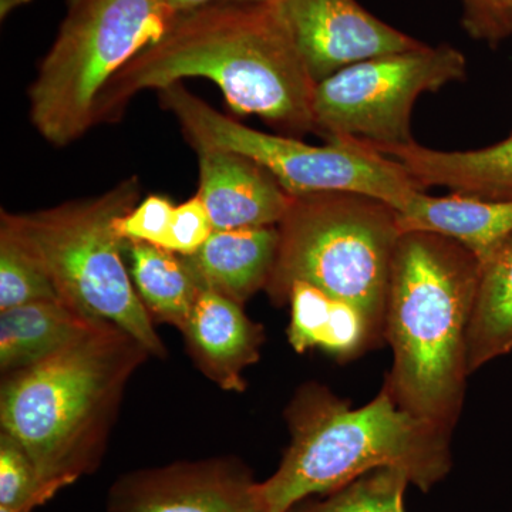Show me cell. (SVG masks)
<instances>
[{
    "instance_id": "cell-21",
    "label": "cell",
    "mask_w": 512,
    "mask_h": 512,
    "mask_svg": "<svg viewBox=\"0 0 512 512\" xmlns=\"http://www.w3.org/2000/svg\"><path fill=\"white\" fill-rule=\"evenodd\" d=\"M62 301L39 255L0 220V312L28 303Z\"/></svg>"
},
{
    "instance_id": "cell-28",
    "label": "cell",
    "mask_w": 512,
    "mask_h": 512,
    "mask_svg": "<svg viewBox=\"0 0 512 512\" xmlns=\"http://www.w3.org/2000/svg\"><path fill=\"white\" fill-rule=\"evenodd\" d=\"M32 0H0V18H8L13 10L22 8L23 5H28Z\"/></svg>"
},
{
    "instance_id": "cell-18",
    "label": "cell",
    "mask_w": 512,
    "mask_h": 512,
    "mask_svg": "<svg viewBox=\"0 0 512 512\" xmlns=\"http://www.w3.org/2000/svg\"><path fill=\"white\" fill-rule=\"evenodd\" d=\"M126 251L134 288L151 318L183 332L201 289L187 259L146 242L127 241Z\"/></svg>"
},
{
    "instance_id": "cell-16",
    "label": "cell",
    "mask_w": 512,
    "mask_h": 512,
    "mask_svg": "<svg viewBox=\"0 0 512 512\" xmlns=\"http://www.w3.org/2000/svg\"><path fill=\"white\" fill-rule=\"evenodd\" d=\"M278 245V225L214 231L195 254L184 258L200 284L245 305L265 291Z\"/></svg>"
},
{
    "instance_id": "cell-11",
    "label": "cell",
    "mask_w": 512,
    "mask_h": 512,
    "mask_svg": "<svg viewBox=\"0 0 512 512\" xmlns=\"http://www.w3.org/2000/svg\"><path fill=\"white\" fill-rule=\"evenodd\" d=\"M276 6L316 84L352 64L424 45L356 0H279Z\"/></svg>"
},
{
    "instance_id": "cell-25",
    "label": "cell",
    "mask_w": 512,
    "mask_h": 512,
    "mask_svg": "<svg viewBox=\"0 0 512 512\" xmlns=\"http://www.w3.org/2000/svg\"><path fill=\"white\" fill-rule=\"evenodd\" d=\"M214 231L204 202L200 195L195 194L190 200L174 208L165 249L181 256H190L205 244Z\"/></svg>"
},
{
    "instance_id": "cell-20",
    "label": "cell",
    "mask_w": 512,
    "mask_h": 512,
    "mask_svg": "<svg viewBox=\"0 0 512 512\" xmlns=\"http://www.w3.org/2000/svg\"><path fill=\"white\" fill-rule=\"evenodd\" d=\"M512 352V235L481 264L468 332V373Z\"/></svg>"
},
{
    "instance_id": "cell-9",
    "label": "cell",
    "mask_w": 512,
    "mask_h": 512,
    "mask_svg": "<svg viewBox=\"0 0 512 512\" xmlns=\"http://www.w3.org/2000/svg\"><path fill=\"white\" fill-rule=\"evenodd\" d=\"M467 59L451 45L429 46L352 64L316 84L315 133L359 141L373 150L414 143V104L426 93L461 82Z\"/></svg>"
},
{
    "instance_id": "cell-4",
    "label": "cell",
    "mask_w": 512,
    "mask_h": 512,
    "mask_svg": "<svg viewBox=\"0 0 512 512\" xmlns=\"http://www.w3.org/2000/svg\"><path fill=\"white\" fill-rule=\"evenodd\" d=\"M291 443L278 470L259 483L269 512H288L377 468L404 471L423 493L453 467L450 431L400 409L386 386L353 409L316 382L299 387L286 407Z\"/></svg>"
},
{
    "instance_id": "cell-27",
    "label": "cell",
    "mask_w": 512,
    "mask_h": 512,
    "mask_svg": "<svg viewBox=\"0 0 512 512\" xmlns=\"http://www.w3.org/2000/svg\"><path fill=\"white\" fill-rule=\"evenodd\" d=\"M174 12H185L198 8V6L210 5V3H254V5H272L279 0H165Z\"/></svg>"
},
{
    "instance_id": "cell-7",
    "label": "cell",
    "mask_w": 512,
    "mask_h": 512,
    "mask_svg": "<svg viewBox=\"0 0 512 512\" xmlns=\"http://www.w3.org/2000/svg\"><path fill=\"white\" fill-rule=\"evenodd\" d=\"M174 12L165 0H72L29 87V117L47 143L66 147L96 126L110 80L153 45Z\"/></svg>"
},
{
    "instance_id": "cell-23",
    "label": "cell",
    "mask_w": 512,
    "mask_h": 512,
    "mask_svg": "<svg viewBox=\"0 0 512 512\" xmlns=\"http://www.w3.org/2000/svg\"><path fill=\"white\" fill-rule=\"evenodd\" d=\"M62 490L43 483L25 447L6 431L0 433V512H32Z\"/></svg>"
},
{
    "instance_id": "cell-30",
    "label": "cell",
    "mask_w": 512,
    "mask_h": 512,
    "mask_svg": "<svg viewBox=\"0 0 512 512\" xmlns=\"http://www.w3.org/2000/svg\"><path fill=\"white\" fill-rule=\"evenodd\" d=\"M69 2H72V0H69Z\"/></svg>"
},
{
    "instance_id": "cell-12",
    "label": "cell",
    "mask_w": 512,
    "mask_h": 512,
    "mask_svg": "<svg viewBox=\"0 0 512 512\" xmlns=\"http://www.w3.org/2000/svg\"><path fill=\"white\" fill-rule=\"evenodd\" d=\"M200 195L215 231L272 227L284 220L292 195L251 158L218 148H195Z\"/></svg>"
},
{
    "instance_id": "cell-19",
    "label": "cell",
    "mask_w": 512,
    "mask_h": 512,
    "mask_svg": "<svg viewBox=\"0 0 512 512\" xmlns=\"http://www.w3.org/2000/svg\"><path fill=\"white\" fill-rule=\"evenodd\" d=\"M289 343L298 353L320 348L339 360L352 359L373 348L365 322L353 309L302 282L289 293Z\"/></svg>"
},
{
    "instance_id": "cell-3",
    "label": "cell",
    "mask_w": 512,
    "mask_h": 512,
    "mask_svg": "<svg viewBox=\"0 0 512 512\" xmlns=\"http://www.w3.org/2000/svg\"><path fill=\"white\" fill-rule=\"evenodd\" d=\"M150 356L119 326L100 322L55 355L3 375L0 426L43 483L66 488L100 467L127 383Z\"/></svg>"
},
{
    "instance_id": "cell-6",
    "label": "cell",
    "mask_w": 512,
    "mask_h": 512,
    "mask_svg": "<svg viewBox=\"0 0 512 512\" xmlns=\"http://www.w3.org/2000/svg\"><path fill=\"white\" fill-rule=\"evenodd\" d=\"M137 178L89 200L30 214L2 211L45 264L60 299L89 318L106 320L138 340L151 356L167 357L154 320L124 264L127 241L116 221L136 207Z\"/></svg>"
},
{
    "instance_id": "cell-5",
    "label": "cell",
    "mask_w": 512,
    "mask_h": 512,
    "mask_svg": "<svg viewBox=\"0 0 512 512\" xmlns=\"http://www.w3.org/2000/svg\"><path fill=\"white\" fill-rule=\"evenodd\" d=\"M265 292L278 308L302 282L353 309L373 346L384 339L394 252L403 231L386 202L346 191L292 195Z\"/></svg>"
},
{
    "instance_id": "cell-8",
    "label": "cell",
    "mask_w": 512,
    "mask_h": 512,
    "mask_svg": "<svg viewBox=\"0 0 512 512\" xmlns=\"http://www.w3.org/2000/svg\"><path fill=\"white\" fill-rule=\"evenodd\" d=\"M158 94L192 147L218 148L251 158L291 195L356 192L399 211L416 192L424 191L399 161L359 141L313 146L299 137L262 133L224 116L188 92L183 83L171 84Z\"/></svg>"
},
{
    "instance_id": "cell-15",
    "label": "cell",
    "mask_w": 512,
    "mask_h": 512,
    "mask_svg": "<svg viewBox=\"0 0 512 512\" xmlns=\"http://www.w3.org/2000/svg\"><path fill=\"white\" fill-rule=\"evenodd\" d=\"M396 212L403 232H433L454 239L470 249L481 264L512 235V200L460 194L433 197L419 191Z\"/></svg>"
},
{
    "instance_id": "cell-2",
    "label": "cell",
    "mask_w": 512,
    "mask_h": 512,
    "mask_svg": "<svg viewBox=\"0 0 512 512\" xmlns=\"http://www.w3.org/2000/svg\"><path fill=\"white\" fill-rule=\"evenodd\" d=\"M480 276V259L444 235L403 232L394 252L384 322L393 365L383 384L400 409L450 433L466 399Z\"/></svg>"
},
{
    "instance_id": "cell-14",
    "label": "cell",
    "mask_w": 512,
    "mask_h": 512,
    "mask_svg": "<svg viewBox=\"0 0 512 512\" xmlns=\"http://www.w3.org/2000/svg\"><path fill=\"white\" fill-rule=\"evenodd\" d=\"M376 151L399 161L424 191L439 187L483 200H512V134L477 150L441 151L414 141Z\"/></svg>"
},
{
    "instance_id": "cell-26",
    "label": "cell",
    "mask_w": 512,
    "mask_h": 512,
    "mask_svg": "<svg viewBox=\"0 0 512 512\" xmlns=\"http://www.w3.org/2000/svg\"><path fill=\"white\" fill-rule=\"evenodd\" d=\"M463 26L474 39L495 45L512 36V13L508 0H461Z\"/></svg>"
},
{
    "instance_id": "cell-24",
    "label": "cell",
    "mask_w": 512,
    "mask_h": 512,
    "mask_svg": "<svg viewBox=\"0 0 512 512\" xmlns=\"http://www.w3.org/2000/svg\"><path fill=\"white\" fill-rule=\"evenodd\" d=\"M175 205L163 195H148L128 214L116 221V228L126 241L146 242L167 248Z\"/></svg>"
},
{
    "instance_id": "cell-17",
    "label": "cell",
    "mask_w": 512,
    "mask_h": 512,
    "mask_svg": "<svg viewBox=\"0 0 512 512\" xmlns=\"http://www.w3.org/2000/svg\"><path fill=\"white\" fill-rule=\"evenodd\" d=\"M100 322L106 320L89 318L63 301L33 302L0 312L2 375L55 355Z\"/></svg>"
},
{
    "instance_id": "cell-29",
    "label": "cell",
    "mask_w": 512,
    "mask_h": 512,
    "mask_svg": "<svg viewBox=\"0 0 512 512\" xmlns=\"http://www.w3.org/2000/svg\"><path fill=\"white\" fill-rule=\"evenodd\" d=\"M508 2H510V8H511V13H512V0H508Z\"/></svg>"
},
{
    "instance_id": "cell-10",
    "label": "cell",
    "mask_w": 512,
    "mask_h": 512,
    "mask_svg": "<svg viewBox=\"0 0 512 512\" xmlns=\"http://www.w3.org/2000/svg\"><path fill=\"white\" fill-rule=\"evenodd\" d=\"M107 512H269L251 470L234 457L178 461L124 474Z\"/></svg>"
},
{
    "instance_id": "cell-13",
    "label": "cell",
    "mask_w": 512,
    "mask_h": 512,
    "mask_svg": "<svg viewBox=\"0 0 512 512\" xmlns=\"http://www.w3.org/2000/svg\"><path fill=\"white\" fill-rule=\"evenodd\" d=\"M181 333L192 360L208 379L227 392L247 390L242 375L258 362L265 333L245 313L244 305L201 284Z\"/></svg>"
},
{
    "instance_id": "cell-22",
    "label": "cell",
    "mask_w": 512,
    "mask_h": 512,
    "mask_svg": "<svg viewBox=\"0 0 512 512\" xmlns=\"http://www.w3.org/2000/svg\"><path fill=\"white\" fill-rule=\"evenodd\" d=\"M409 484V476L399 468H377L320 500H303L288 512H404Z\"/></svg>"
},
{
    "instance_id": "cell-1",
    "label": "cell",
    "mask_w": 512,
    "mask_h": 512,
    "mask_svg": "<svg viewBox=\"0 0 512 512\" xmlns=\"http://www.w3.org/2000/svg\"><path fill=\"white\" fill-rule=\"evenodd\" d=\"M202 77L220 87L232 110L299 137L315 133L316 82L276 3H210L177 12L164 35L120 70L96 110V124L117 120L128 101Z\"/></svg>"
}]
</instances>
